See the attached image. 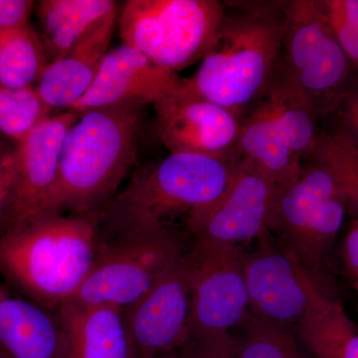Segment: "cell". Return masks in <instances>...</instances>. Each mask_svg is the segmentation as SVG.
Segmentation results:
<instances>
[{
    "instance_id": "e0dca14e",
    "label": "cell",
    "mask_w": 358,
    "mask_h": 358,
    "mask_svg": "<svg viewBox=\"0 0 358 358\" xmlns=\"http://www.w3.org/2000/svg\"><path fill=\"white\" fill-rule=\"evenodd\" d=\"M55 313L61 327L59 358H136L122 310L66 303Z\"/></svg>"
},
{
    "instance_id": "e575fe53",
    "label": "cell",
    "mask_w": 358,
    "mask_h": 358,
    "mask_svg": "<svg viewBox=\"0 0 358 358\" xmlns=\"http://www.w3.org/2000/svg\"><path fill=\"white\" fill-rule=\"evenodd\" d=\"M0 358H13L10 355H7L2 348H0Z\"/></svg>"
},
{
    "instance_id": "30bf717a",
    "label": "cell",
    "mask_w": 358,
    "mask_h": 358,
    "mask_svg": "<svg viewBox=\"0 0 358 358\" xmlns=\"http://www.w3.org/2000/svg\"><path fill=\"white\" fill-rule=\"evenodd\" d=\"M136 358L178 352L192 338V289L187 251L140 301L122 310Z\"/></svg>"
},
{
    "instance_id": "603a6c76",
    "label": "cell",
    "mask_w": 358,
    "mask_h": 358,
    "mask_svg": "<svg viewBox=\"0 0 358 358\" xmlns=\"http://www.w3.org/2000/svg\"><path fill=\"white\" fill-rule=\"evenodd\" d=\"M47 65L43 44L31 25L0 30V84L13 90L34 87Z\"/></svg>"
},
{
    "instance_id": "3957f363",
    "label": "cell",
    "mask_w": 358,
    "mask_h": 358,
    "mask_svg": "<svg viewBox=\"0 0 358 358\" xmlns=\"http://www.w3.org/2000/svg\"><path fill=\"white\" fill-rule=\"evenodd\" d=\"M143 109L90 110L66 136L49 212L100 213L138 159Z\"/></svg>"
},
{
    "instance_id": "f546056e",
    "label": "cell",
    "mask_w": 358,
    "mask_h": 358,
    "mask_svg": "<svg viewBox=\"0 0 358 358\" xmlns=\"http://www.w3.org/2000/svg\"><path fill=\"white\" fill-rule=\"evenodd\" d=\"M13 150L0 148V231L6 225L13 188Z\"/></svg>"
},
{
    "instance_id": "7402d4cb",
    "label": "cell",
    "mask_w": 358,
    "mask_h": 358,
    "mask_svg": "<svg viewBox=\"0 0 358 358\" xmlns=\"http://www.w3.org/2000/svg\"><path fill=\"white\" fill-rule=\"evenodd\" d=\"M263 103L292 150L301 157L312 155L319 136L317 114L307 96L278 63Z\"/></svg>"
},
{
    "instance_id": "44dd1931",
    "label": "cell",
    "mask_w": 358,
    "mask_h": 358,
    "mask_svg": "<svg viewBox=\"0 0 358 358\" xmlns=\"http://www.w3.org/2000/svg\"><path fill=\"white\" fill-rule=\"evenodd\" d=\"M35 6L48 64L64 56L99 21L117 9L113 0H42Z\"/></svg>"
},
{
    "instance_id": "4fadbf2b",
    "label": "cell",
    "mask_w": 358,
    "mask_h": 358,
    "mask_svg": "<svg viewBox=\"0 0 358 358\" xmlns=\"http://www.w3.org/2000/svg\"><path fill=\"white\" fill-rule=\"evenodd\" d=\"M79 117L70 110L51 115L16 141L10 205L1 231L49 212L63 143Z\"/></svg>"
},
{
    "instance_id": "ac0fdd59",
    "label": "cell",
    "mask_w": 358,
    "mask_h": 358,
    "mask_svg": "<svg viewBox=\"0 0 358 358\" xmlns=\"http://www.w3.org/2000/svg\"><path fill=\"white\" fill-rule=\"evenodd\" d=\"M60 346L56 313L0 281V348L13 358H59Z\"/></svg>"
},
{
    "instance_id": "9a60e30c",
    "label": "cell",
    "mask_w": 358,
    "mask_h": 358,
    "mask_svg": "<svg viewBox=\"0 0 358 358\" xmlns=\"http://www.w3.org/2000/svg\"><path fill=\"white\" fill-rule=\"evenodd\" d=\"M263 244L245 258L250 310L286 326L298 324L308 308L310 273L289 250Z\"/></svg>"
},
{
    "instance_id": "5b68a950",
    "label": "cell",
    "mask_w": 358,
    "mask_h": 358,
    "mask_svg": "<svg viewBox=\"0 0 358 358\" xmlns=\"http://www.w3.org/2000/svg\"><path fill=\"white\" fill-rule=\"evenodd\" d=\"M225 6L217 0H129L119 17L122 44L178 73L210 49Z\"/></svg>"
},
{
    "instance_id": "52a82bcc",
    "label": "cell",
    "mask_w": 358,
    "mask_h": 358,
    "mask_svg": "<svg viewBox=\"0 0 358 358\" xmlns=\"http://www.w3.org/2000/svg\"><path fill=\"white\" fill-rule=\"evenodd\" d=\"M282 71L307 96L317 117L336 108L350 93L352 63L336 35L322 1L293 0L285 4Z\"/></svg>"
},
{
    "instance_id": "d6986e66",
    "label": "cell",
    "mask_w": 358,
    "mask_h": 358,
    "mask_svg": "<svg viewBox=\"0 0 358 358\" xmlns=\"http://www.w3.org/2000/svg\"><path fill=\"white\" fill-rule=\"evenodd\" d=\"M235 152L281 190L303 171V157L289 147L263 102L241 122Z\"/></svg>"
},
{
    "instance_id": "4316f807",
    "label": "cell",
    "mask_w": 358,
    "mask_h": 358,
    "mask_svg": "<svg viewBox=\"0 0 358 358\" xmlns=\"http://www.w3.org/2000/svg\"><path fill=\"white\" fill-rule=\"evenodd\" d=\"M329 24L341 48L348 56L353 67L358 70V30L352 21L346 17L339 6L338 0L322 1Z\"/></svg>"
},
{
    "instance_id": "ba28073f",
    "label": "cell",
    "mask_w": 358,
    "mask_h": 358,
    "mask_svg": "<svg viewBox=\"0 0 358 358\" xmlns=\"http://www.w3.org/2000/svg\"><path fill=\"white\" fill-rule=\"evenodd\" d=\"M348 201L333 171L315 160L280 193L268 230L281 237L310 274L317 272L343 226Z\"/></svg>"
},
{
    "instance_id": "9c48e42d",
    "label": "cell",
    "mask_w": 358,
    "mask_h": 358,
    "mask_svg": "<svg viewBox=\"0 0 358 358\" xmlns=\"http://www.w3.org/2000/svg\"><path fill=\"white\" fill-rule=\"evenodd\" d=\"M241 246L195 240L188 250L192 336L226 334L250 310Z\"/></svg>"
},
{
    "instance_id": "cb8c5ba5",
    "label": "cell",
    "mask_w": 358,
    "mask_h": 358,
    "mask_svg": "<svg viewBox=\"0 0 358 358\" xmlns=\"http://www.w3.org/2000/svg\"><path fill=\"white\" fill-rule=\"evenodd\" d=\"M244 334L234 339L236 358H308L288 326L250 313Z\"/></svg>"
},
{
    "instance_id": "7c38bea8",
    "label": "cell",
    "mask_w": 358,
    "mask_h": 358,
    "mask_svg": "<svg viewBox=\"0 0 358 358\" xmlns=\"http://www.w3.org/2000/svg\"><path fill=\"white\" fill-rule=\"evenodd\" d=\"M155 127L169 155L225 159L235 154L239 115L182 84L155 103Z\"/></svg>"
},
{
    "instance_id": "277c9868",
    "label": "cell",
    "mask_w": 358,
    "mask_h": 358,
    "mask_svg": "<svg viewBox=\"0 0 358 358\" xmlns=\"http://www.w3.org/2000/svg\"><path fill=\"white\" fill-rule=\"evenodd\" d=\"M285 4L225 10L210 49L192 77L185 78V86L237 115L264 98L282 50Z\"/></svg>"
},
{
    "instance_id": "5bb4252c",
    "label": "cell",
    "mask_w": 358,
    "mask_h": 358,
    "mask_svg": "<svg viewBox=\"0 0 358 358\" xmlns=\"http://www.w3.org/2000/svg\"><path fill=\"white\" fill-rule=\"evenodd\" d=\"M182 81L178 73L122 44L110 49L95 82L70 110L82 115L109 108L143 109L178 89Z\"/></svg>"
},
{
    "instance_id": "8992f818",
    "label": "cell",
    "mask_w": 358,
    "mask_h": 358,
    "mask_svg": "<svg viewBox=\"0 0 358 358\" xmlns=\"http://www.w3.org/2000/svg\"><path fill=\"white\" fill-rule=\"evenodd\" d=\"M185 253L173 227L100 241L93 268L69 303L124 310L154 288Z\"/></svg>"
},
{
    "instance_id": "d6a6232c",
    "label": "cell",
    "mask_w": 358,
    "mask_h": 358,
    "mask_svg": "<svg viewBox=\"0 0 358 358\" xmlns=\"http://www.w3.org/2000/svg\"><path fill=\"white\" fill-rule=\"evenodd\" d=\"M339 6L358 30V0H338Z\"/></svg>"
},
{
    "instance_id": "4dcf8cb0",
    "label": "cell",
    "mask_w": 358,
    "mask_h": 358,
    "mask_svg": "<svg viewBox=\"0 0 358 358\" xmlns=\"http://www.w3.org/2000/svg\"><path fill=\"white\" fill-rule=\"evenodd\" d=\"M343 260L346 274L358 291V218L352 224L346 234Z\"/></svg>"
},
{
    "instance_id": "2e32d148",
    "label": "cell",
    "mask_w": 358,
    "mask_h": 358,
    "mask_svg": "<svg viewBox=\"0 0 358 358\" xmlns=\"http://www.w3.org/2000/svg\"><path fill=\"white\" fill-rule=\"evenodd\" d=\"M117 18L115 9L64 56L47 65L36 90L49 110H70L91 88L110 51Z\"/></svg>"
},
{
    "instance_id": "836d02e7",
    "label": "cell",
    "mask_w": 358,
    "mask_h": 358,
    "mask_svg": "<svg viewBox=\"0 0 358 358\" xmlns=\"http://www.w3.org/2000/svg\"><path fill=\"white\" fill-rule=\"evenodd\" d=\"M157 358H180L178 355V352L167 353V355H160Z\"/></svg>"
},
{
    "instance_id": "ffe728a7",
    "label": "cell",
    "mask_w": 358,
    "mask_h": 358,
    "mask_svg": "<svg viewBox=\"0 0 358 358\" xmlns=\"http://www.w3.org/2000/svg\"><path fill=\"white\" fill-rule=\"evenodd\" d=\"M308 305L298 322L299 336L317 358H358V327L338 301L322 293L310 274Z\"/></svg>"
},
{
    "instance_id": "484cf974",
    "label": "cell",
    "mask_w": 358,
    "mask_h": 358,
    "mask_svg": "<svg viewBox=\"0 0 358 358\" xmlns=\"http://www.w3.org/2000/svg\"><path fill=\"white\" fill-rule=\"evenodd\" d=\"M51 113L36 87L13 90L0 84V131L9 138L21 140Z\"/></svg>"
},
{
    "instance_id": "f1b7e54d",
    "label": "cell",
    "mask_w": 358,
    "mask_h": 358,
    "mask_svg": "<svg viewBox=\"0 0 358 358\" xmlns=\"http://www.w3.org/2000/svg\"><path fill=\"white\" fill-rule=\"evenodd\" d=\"M34 6L30 0H0V30L29 25Z\"/></svg>"
},
{
    "instance_id": "7a4b0ae2",
    "label": "cell",
    "mask_w": 358,
    "mask_h": 358,
    "mask_svg": "<svg viewBox=\"0 0 358 358\" xmlns=\"http://www.w3.org/2000/svg\"><path fill=\"white\" fill-rule=\"evenodd\" d=\"M240 157L169 155L141 169L99 218V241L171 227L176 216L205 208L227 189Z\"/></svg>"
},
{
    "instance_id": "6da1fadb",
    "label": "cell",
    "mask_w": 358,
    "mask_h": 358,
    "mask_svg": "<svg viewBox=\"0 0 358 358\" xmlns=\"http://www.w3.org/2000/svg\"><path fill=\"white\" fill-rule=\"evenodd\" d=\"M100 213L47 212L0 232V274L6 284L55 312L88 277L99 244Z\"/></svg>"
},
{
    "instance_id": "d4e9b609",
    "label": "cell",
    "mask_w": 358,
    "mask_h": 358,
    "mask_svg": "<svg viewBox=\"0 0 358 358\" xmlns=\"http://www.w3.org/2000/svg\"><path fill=\"white\" fill-rule=\"evenodd\" d=\"M312 157L333 171L348 199L358 205V143L350 131L319 136Z\"/></svg>"
},
{
    "instance_id": "83f0119b",
    "label": "cell",
    "mask_w": 358,
    "mask_h": 358,
    "mask_svg": "<svg viewBox=\"0 0 358 358\" xmlns=\"http://www.w3.org/2000/svg\"><path fill=\"white\" fill-rule=\"evenodd\" d=\"M178 355L180 358H236L229 333L192 336Z\"/></svg>"
},
{
    "instance_id": "8fae6325",
    "label": "cell",
    "mask_w": 358,
    "mask_h": 358,
    "mask_svg": "<svg viewBox=\"0 0 358 358\" xmlns=\"http://www.w3.org/2000/svg\"><path fill=\"white\" fill-rule=\"evenodd\" d=\"M282 192L240 157L227 189L214 203L190 214L188 228L195 239L213 243L241 246L263 238Z\"/></svg>"
},
{
    "instance_id": "1f68e13d",
    "label": "cell",
    "mask_w": 358,
    "mask_h": 358,
    "mask_svg": "<svg viewBox=\"0 0 358 358\" xmlns=\"http://www.w3.org/2000/svg\"><path fill=\"white\" fill-rule=\"evenodd\" d=\"M345 119L350 134L358 143V88L353 89L345 98Z\"/></svg>"
}]
</instances>
